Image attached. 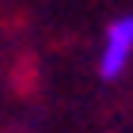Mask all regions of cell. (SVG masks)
I'll use <instances>...</instances> for the list:
<instances>
[{"label": "cell", "instance_id": "cell-1", "mask_svg": "<svg viewBox=\"0 0 133 133\" xmlns=\"http://www.w3.org/2000/svg\"><path fill=\"white\" fill-rule=\"evenodd\" d=\"M129 53H133V15H122V19H114L107 27V42H103V57H99V76L103 80L122 76Z\"/></svg>", "mask_w": 133, "mask_h": 133}]
</instances>
